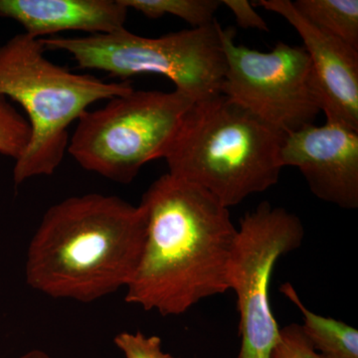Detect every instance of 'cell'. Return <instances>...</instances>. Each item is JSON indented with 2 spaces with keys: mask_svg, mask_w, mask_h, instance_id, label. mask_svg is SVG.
Wrapping results in <instances>:
<instances>
[{
  "mask_svg": "<svg viewBox=\"0 0 358 358\" xmlns=\"http://www.w3.org/2000/svg\"><path fill=\"white\" fill-rule=\"evenodd\" d=\"M271 358H320L301 331L300 324H291L281 329L280 341Z\"/></svg>",
  "mask_w": 358,
  "mask_h": 358,
  "instance_id": "17",
  "label": "cell"
},
{
  "mask_svg": "<svg viewBox=\"0 0 358 358\" xmlns=\"http://www.w3.org/2000/svg\"><path fill=\"white\" fill-rule=\"evenodd\" d=\"M284 138L219 94L186 112L164 157L167 173L203 188L230 208L277 185Z\"/></svg>",
  "mask_w": 358,
  "mask_h": 358,
  "instance_id": "3",
  "label": "cell"
},
{
  "mask_svg": "<svg viewBox=\"0 0 358 358\" xmlns=\"http://www.w3.org/2000/svg\"><path fill=\"white\" fill-rule=\"evenodd\" d=\"M18 358H52L50 355L40 350H32Z\"/></svg>",
  "mask_w": 358,
  "mask_h": 358,
  "instance_id": "19",
  "label": "cell"
},
{
  "mask_svg": "<svg viewBox=\"0 0 358 358\" xmlns=\"http://www.w3.org/2000/svg\"><path fill=\"white\" fill-rule=\"evenodd\" d=\"M220 29L215 20L157 38L122 28L107 34L39 40L46 50L67 52L84 69L103 71L124 81L141 74L169 78L176 91L197 102L221 94L226 60Z\"/></svg>",
  "mask_w": 358,
  "mask_h": 358,
  "instance_id": "5",
  "label": "cell"
},
{
  "mask_svg": "<svg viewBox=\"0 0 358 358\" xmlns=\"http://www.w3.org/2000/svg\"><path fill=\"white\" fill-rule=\"evenodd\" d=\"M293 6L308 22L358 50L357 0H296Z\"/></svg>",
  "mask_w": 358,
  "mask_h": 358,
  "instance_id": "13",
  "label": "cell"
},
{
  "mask_svg": "<svg viewBox=\"0 0 358 358\" xmlns=\"http://www.w3.org/2000/svg\"><path fill=\"white\" fill-rule=\"evenodd\" d=\"M129 9L121 0H0V16L41 39L62 31L107 34L124 28Z\"/></svg>",
  "mask_w": 358,
  "mask_h": 358,
  "instance_id": "11",
  "label": "cell"
},
{
  "mask_svg": "<svg viewBox=\"0 0 358 358\" xmlns=\"http://www.w3.org/2000/svg\"><path fill=\"white\" fill-rule=\"evenodd\" d=\"M128 9L138 11L150 20L173 15L185 20L192 28L204 27L215 21L220 7L219 0H121Z\"/></svg>",
  "mask_w": 358,
  "mask_h": 358,
  "instance_id": "14",
  "label": "cell"
},
{
  "mask_svg": "<svg viewBox=\"0 0 358 358\" xmlns=\"http://www.w3.org/2000/svg\"><path fill=\"white\" fill-rule=\"evenodd\" d=\"M31 138L29 122L0 96V155L20 159Z\"/></svg>",
  "mask_w": 358,
  "mask_h": 358,
  "instance_id": "15",
  "label": "cell"
},
{
  "mask_svg": "<svg viewBox=\"0 0 358 358\" xmlns=\"http://www.w3.org/2000/svg\"><path fill=\"white\" fill-rule=\"evenodd\" d=\"M282 167H296L310 192L343 209L358 207V131L327 122L285 136Z\"/></svg>",
  "mask_w": 358,
  "mask_h": 358,
  "instance_id": "9",
  "label": "cell"
},
{
  "mask_svg": "<svg viewBox=\"0 0 358 358\" xmlns=\"http://www.w3.org/2000/svg\"><path fill=\"white\" fill-rule=\"evenodd\" d=\"M257 4L279 14L300 35L327 122L358 131V50L308 22L289 0H260Z\"/></svg>",
  "mask_w": 358,
  "mask_h": 358,
  "instance_id": "10",
  "label": "cell"
},
{
  "mask_svg": "<svg viewBox=\"0 0 358 358\" xmlns=\"http://www.w3.org/2000/svg\"><path fill=\"white\" fill-rule=\"evenodd\" d=\"M303 238L301 219L267 201L240 219L230 274L239 313L238 358H271L281 333L271 307V278L279 259L298 249Z\"/></svg>",
  "mask_w": 358,
  "mask_h": 358,
  "instance_id": "7",
  "label": "cell"
},
{
  "mask_svg": "<svg viewBox=\"0 0 358 358\" xmlns=\"http://www.w3.org/2000/svg\"><path fill=\"white\" fill-rule=\"evenodd\" d=\"M115 345L126 358H176L162 350V339L141 331H122L115 336Z\"/></svg>",
  "mask_w": 358,
  "mask_h": 358,
  "instance_id": "16",
  "label": "cell"
},
{
  "mask_svg": "<svg viewBox=\"0 0 358 358\" xmlns=\"http://www.w3.org/2000/svg\"><path fill=\"white\" fill-rule=\"evenodd\" d=\"M193 103L176 90L115 96L79 117L68 152L86 171L129 185L143 166L164 159Z\"/></svg>",
  "mask_w": 358,
  "mask_h": 358,
  "instance_id": "6",
  "label": "cell"
},
{
  "mask_svg": "<svg viewBox=\"0 0 358 358\" xmlns=\"http://www.w3.org/2000/svg\"><path fill=\"white\" fill-rule=\"evenodd\" d=\"M221 3L230 9L240 27L268 31L267 22L257 13L253 4L248 0H223Z\"/></svg>",
  "mask_w": 358,
  "mask_h": 358,
  "instance_id": "18",
  "label": "cell"
},
{
  "mask_svg": "<svg viewBox=\"0 0 358 358\" xmlns=\"http://www.w3.org/2000/svg\"><path fill=\"white\" fill-rule=\"evenodd\" d=\"M220 36L226 60L221 94L285 136L313 124L322 110L303 46L279 42L268 52L253 50L236 44L234 28L222 26Z\"/></svg>",
  "mask_w": 358,
  "mask_h": 358,
  "instance_id": "8",
  "label": "cell"
},
{
  "mask_svg": "<svg viewBox=\"0 0 358 358\" xmlns=\"http://www.w3.org/2000/svg\"><path fill=\"white\" fill-rule=\"evenodd\" d=\"M140 205L147 234L126 303L169 317L230 291L238 228L229 208L169 173L154 181Z\"/></svg>",
  "mask_w": 358,
  "mask_h": 358,
  "instance_id": "1",
  "label": "cell"
},
{
  "mask_svg": "<svg viewBox=\"0 0 358 358\" xmlns=\"http://www.w3.org/2000/svg\"><path fill=\"white\" fill-rule=\"evenodd\" d=\"M145 234L141 205L100 193L68 197L45 212L33 235L26 282L53 299L100 300L133 280Z\"/></svg>",
  "mask_w": 358,
  "mask_h": 358,
  "instance_id": "2",
  "label": "cell"
},
{
  "mask_svg": "<svg viewBox=\"0 0 358 358\" xmlns=\"http://www.w3.org/2000/svg\"><path fill=\"white\" fill-rule=\"evenodd\" d=\"M280 292L300 310L301 331L320 358H358L357 329L308 310L291 282L282 284Z\"/></svg>",
  "mask_w": 358,
  "mask_h": 358,
  "instance_id": "12",
  "label": "cell"
},
{
  "mask_svg": "<svg viewBox=\"0 0 358 358\" xmlns=\"http://www.w3.org/2000/svg\"><path fill=\"white\" fill-rule=\"evenodd\" d=\"M39 39L26 33L0 46V96L20 103L28 117L31 138L16 160V185L55 173L69 145L68 129L92 103L134 91L129 81L107 83L54 64Z\"/></svg>",
  "mask_w": 358,
  "mask_h": 358,
  "instance_id": "4",
  "label": "cell"
}]
</instances>
